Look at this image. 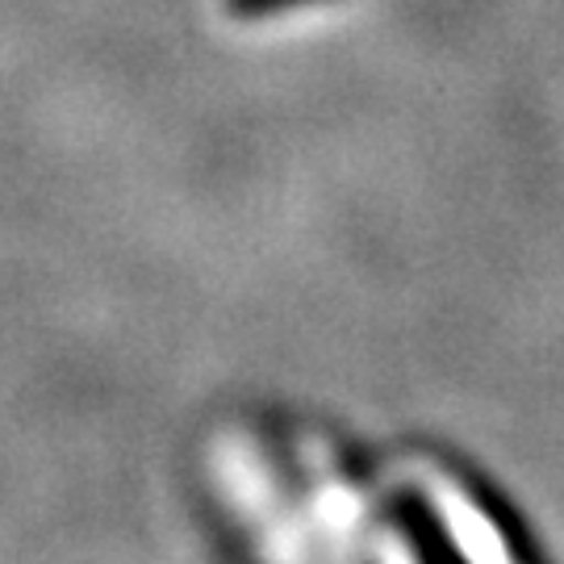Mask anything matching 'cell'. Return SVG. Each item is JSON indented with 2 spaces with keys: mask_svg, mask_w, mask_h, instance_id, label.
I'll list each match as a JSON object with an SVG mask.
<instances>
[{
  "mask_svg": "<svg viewBox=\"0 0 564 564\" xmlns=\"http://www.w3.org/2000/svg\"><path fill=\"white\" fill-rule=\"evenodd\" d=\"M305 4H318V0H226V13L239 21H260V18H276V13L305 9Z\"/></svg>",
  "mask_w": 564,
  "mask_h": 564,
  "instance_id": "cell-1",
  "label": "cell"
}]
</instances>
